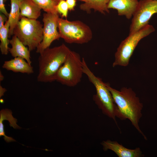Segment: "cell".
Listing matches in <instances>:
<instances>
[{
  "instance_id": "6da1fadb",
  "label": "cell",
  "mask_w": 157,
  "mask_h": 157,
  "mask_svg": "<svg viewBox=\"0 0 157 157\" xmlns=\"http://www.w3.org/2000/svg\"><path fill=\"white\" fill-rule=\"evenodd\" d=\"M116 104L122 120L128 119L138 132L147 140L139 125L142 117L143 104L135 93L130 88H123L120 91L111 87L106 83Z\"/></svg>"
},
{
  "instance_id": "7a4b0ae2",
  "label": "cell",
  "mask_w": 157,
  "mask_h": 157,
  "mask_svg": "<svg viewBox=\"0 0 157 157\" xmlns=\"http://www.w3.org/2000/svg\"><path fill=\"white\" fill-rule=\"evenodd\" d=\"M71 50L64 44L48 48L40 54L37 81L51 82L55 81L56 73L64 63Z\"/></svg>"
},
{
  "instance_id": "3957f363",
  "label": "cell",
  "mask_w": 157,
  "mask_h": 157,
  "mask_svg": "<svg viewBox=\"0 0 157 157\" xmlns=\"http://www.w3.org/2000/svg\"><path fill=\"white\" fill-rule=\"evenodd\" d=\"M82 65L84 74L86 75L95 88L96 93L93 97L95 103L104 114L113 119L117 124L116 117L122 120V117L106 83L94 75L83 58L82 59Z\"/></svg>"
},
{
  "instance_id": "277c9868",
  "label": "cell",
  "mask_w": 157,
  "mask_h": 157,
  "mask_svg": "<svg viewBox=\"0 0 157 157\" xmlns=\"http://www.w3.org/2000/svg\"><path fill=\"white\" fill-rule=\"evenodd\" d=\"M13 35L27 46L31 51L36 49L43 40V25L37 19L21 17L14 29Z\"/></svg>"
},
{
  "instance_id": "5b68a950",
  "label": "cell",
  "mask_w": 157,
  "mask_h": 157,
  "mask_svg": "<svg viewBox=\"0 0 157 157\" xmlns=\"http://www.w3.org/2000/svg\"><path fill=\"white\" fill-rule=\"evenodd\" d=\"M58 27L60 38L68 43H85L92 38L90 28L80 21H70L59 17Z\"/></svg>"
},
{
  "instance_id": "8992f818",
  "label": "cell",
  "mask_w": 157,
  "mask_h": 157,
  "mask_svg": "<svg viewBox=\"0 0 157 157\" xmlns=\"http://www.w3.org/2000/svg\"><path fill=\"white\" fill-rule=\"evenodd\" d=\"M83 74L82 59L78 53L71 50L58 71L55 81L68 86L74 87L81 81Z\"/></svg>"
},
{
  "instance_id": "52a82bcc",
  "label": "cell",
  "mask_w": 157,
  "mask_h": 157,
  "mask_svg": "<svg viewBox=\"0 0 157 157\" xmlns=\"http://www.w3.org/2000/svg\"><path fill=\"white\" fill-rule=\"evenodd\" d=\"M154 31L153 26L148 24L138 31L129 33L117 48L113 66L128 65L130 58L140 41Z\"/></svg>"
},
{
  "instance_id": "ba28073f",
  "label": "cell",
  "mask_w": 157,
  "mask_h": 157,
  "mask_svg": "<svg viewBox=\"0 0 157 157\" xmlns=\"http://www.w3.org/2000/svg\"><path fill=\"white\" fill-rule=\"evenodd\" d=\"M157 13V0H140L133 16L129 33L138 31L149 24L150 19Z\"/></svg>"
},
{
  "instance_id": "9c48e42d",
  "label": "cell",
  "mask_w": 157,
  "mask_h": 157,
  "mask_svg": "<svg viewBox=\"0 0 157 157\" xmlns=\"http://www.w3.org/2000/svg\"><path fill=\"white\" fill-rule=\"evenodd\" d=\"M59 17L58 13L43 14V39L36 49V53H41L46 49L49 47L54 41L60 38L57 31L58 21Z\"/></svg>"
},
{
  "instance_id": "30bf717a",
  "label": "cell",
  "mask_w": 157,
  "mask_h": 157,
  "mask_svg": "<svg viewBox=\"0 0 157 157\" xmlns=\"http://www.w3.org/2000/svg\"><path fill=\"white\" fill-rule=\"evenodd\" d=\"M139 3L138 0H109L108 8L117 10L119 15L129 19L133 15Z\"/></svg>"
},
{
  "instance_id": "8fae6325",
  "label": "cell",
  "mask_w": 157,
  "mask_h": 157,
  "mask_svg": "<svg viewBox=\"0 0 157 157\" xmlns=\"http://www.w3.org/2000/svg\"><path fill=\"white\" fill-rule=\"evenodd\" d=\"M104 151L110 150L119 157H141L144 156L139 147L134 149L127 148L116 141L110 140L103 141L101 143Z\"/></svg>"
},
{
  "instance_id": "7c38bea8",
  "label": "cell",
  "mask_w": 157,
  "mask_h": 157,
  "mask_svg": "<svg viewBox=\"0 0 157 157\" xmlns=\"http://www.w3.org/2000/svg\"><path fill=\"white\" fill-rule=\"evenodd\" d=\"M2 67L15 72L30 74L34 72L33 68L31 65L25 59L21 57L14 58L13 59L5 61Z\"/></svg>"
},
{
  "instance_id": "4fadbf2b",
  "label": "cell",
  "mask_w": 157,
  "mask_h": 157,
  "mask_svg": "<svg viewBox=\"0 0 157 157\" xmlns=\"http://www.w3.org/2000/svg\"><path fill=\"white\" fill-rule=\"evenodd\" d=\"M10 44L11 47L9 48V51L12 56L23 58L31 64L30 51L16 36L13 35L12 39L10 40Z\"/></svg>"
},
{
  "instance_id": "5bb4252c",
  "label": "cell",
  "mask_w": 157,
  "mask_h": 157,
  "mask_svg": "<svg viewBox=\"0 0 157 157\" xmlns=\"http://www.w3.org/2000/svg\"><path fill=\"white\" fill-rule=\"evenodd\" d=\"M21 17L37 19L40 16L41 9L33 0H20Z\"/></svg>"
},
{
  "instance_id": "9a60e30c",
  "label": "cell",
  "mask_w": 157,
  "mask_h": 157,
  "mask_svg": "<svg viewBox=\"0 0 157 157\" xmlns=\"http://www.w3.org/2000/svg\"><path fill=\"white\" fill-rule=\"evenodd\" d=\"M76 0L84 2L80 5L79 8L81 10L86 12L87 13H90L91 9L104 14H105L106 13H109L108 8V3L109 0Z\"/></svg>"
},
{
  "instance_id": "2e32d148",
  "label": "cell",
  "mask_w": 157,
  "mask_h": 157,
  "mask_svg": "<svg viewBox=\"0 0 157 157\" xmlns=\"http://www.w3.org/2000/svg\"><path fill=\"white\" fill-rule=\"evenodd\" d=\"M10 10L8 20L10 24L9 36L13 35L14 28L21 17L19 7L20 0H10Z\"/></svg>"
},
{
  "instance_id": "e0dca14e",
  "label": "cell",
  "mask_w": 157,
  "mask_h": 157,
  "mask_svg": "<svg viewBox=\"0 0 157 157\" xmlns=\"http://www.w3.org/2000/svg\"><path fill=\"white\" fill-rule=\"evenodd\" d=\"M9 28L10 24L8 20L3 26L0 28V49L2 55H7L9 52L10 40L8 37Z\"/></svg>"
},
{
  "instance_id": "ac0fdd59",
  "label": "cell",
  "mask_w": 157,
  "mask_h": 157,
  "mask_svg": "<svg viewBox=\"0 0 157 157\" xmlns=\"http://www.w3.org/2000/svg\"><path fill=\"white\" fill-rule=\"evenodd\" d=\"M46 13H58L56 7L58 2L55 0H33Z\"/></svg>"
},
{
  "instance_id": "d6986e66",
  "label": "cell",
  "mask_w": 157,
  "mask_h": 157,
  "mask_svg": "<svg viewBox=\"0 0 157 157\" xmlns=\"http://www.w3.org/2000/svg\"><path fill=\"white\" fill-rule=\"evenodd\" d=\"M12 113L11 110H10L8 109H3L0 112V119L3 120H8L10 123V126L13 127L14 129H21V127L16 124L17 120L13 117Z\"/></svg>"
},
{
  "instance_id": "ffe728a7",
  "label": "cell",
  "mask_w": 157,
  "mask_h": 157,
  "mask_svg": "<svg viewBox=\"0 0 157 157\" xmlns=\"http://www.w3.org/2000/svg\"><path fill=\"white\" fill-rule=\"evenodd\" d=\"M69 10L68 6L66 1L62 0L60 1L56 7V10L62 17H67Z\"/></svg>"
},
{
  "instance_id": "44dd1931",
  "label": "cell",
  "mask_w": 157,
  "mask_h": 157,
  "mask_svg": "<svg viewBox=\"0 0 157 157\" xmlns=\"http://www.w3.org/2000/svg\"><path fill=\"white\" fill-rule=\"evenodd\" d=\"M4 0H0V11L8 18L9 13L7 11L5 7Z\"/></svg>"
},
{
  "instance_id": "7402d4cb",
  "label": "cell",
  "mask_w": 157,
  "mask_h": 157,
  "mask_svg": "<svg viewBox=\"0 0 157 157\" xmlns=\"http://www.w3.org/2000/svg\"><path fill=\"white\" fill-rule=\"evenodd\" d=\"M69 10L70 11L73 10L76 5V0H66Z\"/></svg>"
},
{
  "instance_id": "603a6c76",
  "label": "cell",
  "mask_w": 157,
  "mask_h": 157,
  "mask_svg": "<svg viewBox=\"0 0 157 157\" xmlns=\"http://www.w3.org/2000/svg\"><path fill=\"white\" fill-rule=\"evenodd\" d=\"M8 17L3 14H0V28L3 27L8 20Z\"/></svg>"
},
{
  "instance_id": "cb8c5ba5",
  "label": "cell",
  "mask_w": 157,
  "mask_h": 157,
  "mask_svg": "<svg viewBox=\"0 0 157 157\" xmlns=\"http://www.w3.org/2000/svg\"><path fill=\"white\" fill-rule=\"evenodd\" d=\"M6 90L5 88H3L2 86L0 85V97H1L3 95L4 93L6 91Z\"/></svg>"
},
{
  "instance_id": "d4e9b609",
  "label": "cell",
  "mask_w": 157,
  "mask_h": 157,
  "mask_svg": "<svg viewBox=\"0 0 157 157\" xmlns=\"http://www.w3.org/2000/svg\"><path fill=\"white\" fill-rule=\"evenodd\" d=\"M4 79V76L3 74L0 71V82L2 81Z\"/></svg>"
},
{
  "instance_id": "484cf974",
  "label": "cell",
  "mask_w": 157,
  "mask_h": 157,
  "mask_svg": "<svg viewBox=\"0 0 157 157\" xmlns=\"http://www.w3.org/2000/svg\"><path fill=\"white\" fill-rule=\"evenodd\" d=\"M55 0L56 1L58 2L60 1H61V0ZM64 0L66 1V0Z\"/></svg>"
},
{
  "instance_id": "4316f807",
  "label": "cell",
  "mask_w": 157,
  "mask_h": 157,
  "mask_svg": "<svg viewBox=\"0 0 157 157\" xmlns=\"http://www.w3.org/2000/svg\"><path fill=\"white\" fill-rule=\"evenodd\" d=\"M7 0H4V2H6Z\"/></svg>"
}]
</instances>
